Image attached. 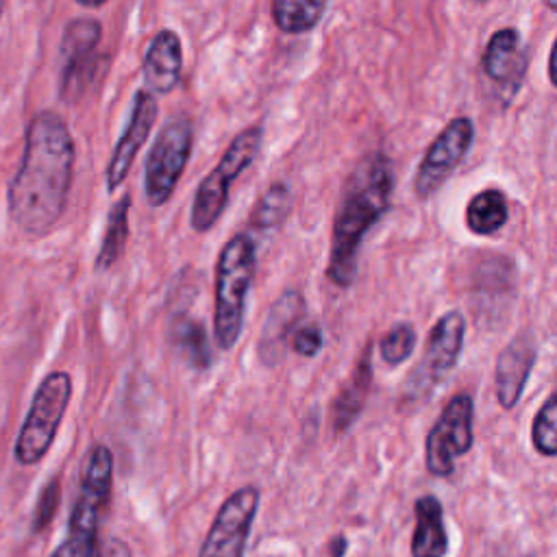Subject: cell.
<instances>
[{
  "mask_svg": "<svg viewBox=\"0 0 557 557\" xmlns=\"http://www.w3.org/2000/svg\"><path fill=\"white\" fill-rule=\"evenodd\" d=\"M74 139L57 111H39L30 117L22 163L7 191L9 215L26 235H46L63 215L72 174Z\"/></svg>",
  "mask_w": 557,
  "mask_h": 557,
  "instance_id": "1",
  "label": "cell"
},
{
  "mask_svg": "<svg viewBox=\"0 0 557 557\" xmlns=\"http://www.w3.org/2000/svg\"><path fill=\"white\" fill-rule=\"evenodd\" d=\"M394 191V168L385 152L366 154L348 174L331 231L326 276L337 287L352 285L359 250L370 228L387 213Z\"/></svg>",
  "mask_w": 557,
  "mask_h": 557,
  "instance_id": "2",
  "label": "cell"
},
{
  "mask_svg": "<svg viewBox=\"0 0 557 557\" xmlns=\"http://www.w3.org/2000/svg\"><path fill=\"white\" fill-rule=\"evenodd\" d=\"M257 265V244L250 233L233 235L220 250L215 263L213 335L222 350H231L244 326L246 298Z\"/></svg>",
  "mask_w": 557,
  "mask_h": 557,
  "instance_id": "3",
  "label": "cell"
},
{
  "mask_svg": "<svg viewBox=\"0 0 557 557\" xmlns=\"http://www.w3.org/2000/svg\"><path fill=\"white\" fill-rule=\"evenodd\" d=\"M261 141H263V128L259 124L246 126L233 137V141L220 157L218 165L200 181L196 189L191 213H189V222L194 231L205 233L213 228V224L220 220V215L226 209L233 181L255 161V157L259 154Z\"/></svg>",
  "mask_w": 557,
  "mask_h": 557,
  "instance_id": "4",
  "label": "cell"
},
{
  "mask_svg": "<svg viewBox=\"0 0 557 557\" xmlns=\"http://www.w3.org/2000/svg\"><path fill=\"white\" fill-rule=\"evenodd\" d=\"M72 398V379L67 372H50L37 387L28 413L20 426L13 455L22 466L39 463L50 450L61 420Z\"/></svg>",
  "mask_w": 557,
  "mask_h": 557,
  "instance_id": "5",
  "label": "cell"
},
{
  "mask_svg": "<svg viewBox=\"0 0 557 557\" xmlns=\"http://www.w3.org/2000/svg\"><path fill=\"white\" fill-rule=\"evenodd\" d=\"M191 144L194 128L183 115L168 120L157 133L144 165V194L150 207H163L172 198L187 168Z\"/></svg>",
  "mask_w": 557,
  "mask_h": 557,
  "instance_id": "6",
  "label": "cell"
},
{
  "mask_svg": "<svg viewBox=\"0 0 557 557\" xmlns=\"http://www.w3.org/2000/svg\"><path fill=\"white\" fill-rule=\"evenodd\" d=\"M472 422H474V400L468 392L455 394L440 418L431 426L424 442V461L431 474L448 476L455 470L457 457L466 455L472 446Z\"/></svg>",
  "mask_w": 557,
  "mask_h": 557,
  "instance_id": "7",
  "label": "cell"
},
{
  "mask_svg": "<svg viewBox=\"0 0 557 557\" xmlns=\"http://www.w3.org/2000/svg\"><path fill=\"white\" fill-rule=\"evenodd\" d=\"M466 337V320L459 311H448L431 326L422 359L416 370L407 376L409 400L429 396L433 387L455 368Z\"/></svg>",
  "mask_w": 557,
  "mask_h": 557,
  "instance_id": "8",
  "label": "cell"
},
{
  "mask_svg": "<svg viewBox=\"0 0 557 557\" xmlns=\"http://www.w3.org/2000/svg\"><path fill=\"white\" fill-rule=\"evenodd\" d=\"M474 141V122L466 115L450 120L440 135L431 141L424 157L418 163L413 189L418 198L433 196L463 161Z\"/></svg>",
  "mask_w": 557,
  "mask_h": 557,
  "instance_id": "9",
  "label": "cell"
},
{
  "mask_svg": "<svg viewBox=\"0 0 557 557\" xmlns=\"http://www.w3.org/2000/svg\"><path fill=\"white\" fill-rule=\"evenodd\" d=\"M259 507V490L252 485L233 492L218 509L198 557H244L252 520Z\"/></svg>",
  "mask_w": 557,
  "mask_h": 557,
  "instance_id": "10",
  "label": "cell"
},
{
  "mask_svg": "<svg viewBox=\"0 0 557 557\" xmlns=\"http://www.w3.org/2000/svg\"><path fill=\"white\" fill-rule=\"evenodd\" d=\"M102 26L91 17L72 20L61 39V98L74 102L94 76Z\"/></svg>",
  "mask_w": 557,
  "mask_h": 557,
  "instance_id": "11",
  "label": "cell"
},
{
  "mask_svg": "<svg viewBox=\"0 0 557 557\" xmlns=\"http://www.w3.org/2000/svg\"><path fill=\"white\" fill-rule=\"evenodd\" d=\"M481 67L503 102L516 98L529 67V50L520 33L516 28H498L485 46Z\"/></svg>",
  "mask_w": 557,
  "mask_h": 557,
  "instance_id": "12",
  "label": "cell"
},
{
  "mask_svg": "<svg viewBox=\"0 0 557 557\" xmlns=\"http://www.w3.org/2000/svg\"><path fill=\"white\" fill-rule=\"evenodd\" d=\"M159 115V107L154 96H150L148 91H137L133 98V109H131V117L126 122V128L122 133V137L115 144V150L109 159L104 178H107V189L115 191L128 176L137 152L141 150V146L146 144L154 120Z\"/></svg>",
  "mask_w": 557,
  "mask_h": 557,
  "instance_id": "13",
  "label": "cell"
},
{
  "mask_svg": "<svg viewBox=\"0 0 557 557\" xmlns=\"http://www.w3.org/2000/svg\"><path fill=\"white\" fill-rule=\"evenodd\" d=\"M537 357V344L531 333H518L496 357L494 389L503 409H513L527 387V379Z\"/></svg>",
  "mask_w": 557,
  "mask_h": 557,
  "instance_id": "14",
  "label": "cell"
},
{
  "mask_svg": "<svg viewBox=\"0 0 557 557\" xmlns=\"http://www.w3.org/2000/svg\"><path fill=\"white\" fill-rule=\"evenodd\" d=\"M181 72H183L181 37L174 30L163 28L150 39L144 54V63H141L144 91H148L150 96L170 94L178 85Z\"/></svg>",
  "mask_w": 557,
  "mask_h": 557,
  "instance_id": "15",
  "label": "cell"
},
{
  "mask_svg": "<svg viewBox=\"0 0 557 557\" xmlns=\"http://www.w3.org/2000/svg\"><path fill=\"white\" fill-rule=\"evenodd\" d=\"M305 311V300L296 289L281 294V298L270 307L268 318L261 329L259 339V355L265 363H276L285 344L287 335L296 331V324Z\"/></svg>",
  "mask_w": 557,
  "mask_h": 557,
  "instance_id": "16",
  "label": "cell"
},
{
  "mask_svg": "<svg viewBox=\"0 0 557 557\" xmlns=\"http://www.w3.org/2000/svg\"><path fill=\"white\" fill-rule=\"evenodd\" d=\"M448 550V537L444 529L442 503L426 494L416 500V531L411 537L413 557H444Z\"/></svg>",
  "mask_w": 557,
  "mask_h": 557,
  "instance_id": "17",
  "label": "cell"
},
{
  "mask_svg": "<svg viewBox=\"0 0 557 557\" xmlns=\"http://www.w3.org/2000/svg\"><path fill=\"white\" fill-rule=\"evenodd\" d=\"M370 379H372V370H370V355L368 350L363 352L361 361L355 366L352 374L348 376V381L339 387L333 407H331V422L335 433L346 431L361 413L366 398H368V389H370Z\"/></svg>",
  "mask_w": 557,
  "mask_h": 557,
  "instance_id": "18",
  "label": "cell"
},
{
  "mask_svg": "<svg viewBox=\"0 0 557 557\" xmlns=\"http://www.w3.org/2000/svg\"><path fill=\"white\" fill-rule=\"evenodd\" d=\"M168 339L183 361L196 370H207L211 366V346L205 324L187 313H176L168 326Z\"/></svg>",
  "mask_w": 557,
  "mask_h": 557,
  "instance_id": "19",
  "label": "cell"
},
{
  "mask_svg": "<svg viewBox=\"0 0 557 557\" xmlns=\"http://www.w3.org/2000/svg\"><path fill=\"white\" fill-rule=\"evenodd\" d=\"M509 220L507 198L500 189L487 187L474 194L466 205V226L474 235H494Z\"/></svg>",
  "mask_w": 557,
  "mask_h": 557,
  "instance_id": "20",
  "label": "cell"
},
{
  "mask_svg": "<svg viewBox=\"0 0 557 557\" xmlns=\"http://www.w3.org/2000/svg\"><path fill=\"white\" fill-rule=\"evenodd\" d=\"M128 209H131V196L124 194L120 200L113 202L107 215V226L102 235V244L96 255V270H109L115 265V261L122 257L126 239H128Z\"/></svg>",
  "mask_w": 557,
  "mask_h": 557,
  "instance_id": "21",
  "label": "cell"
},
{
  "mask_svg": "<svg viewBox=\"0 0 557 557\" xmlns=\"http://www.w3.org/2000/svg\"><path fill=\"white\" fill-rule=\"evenodd\" d=\"M326 11V2L320 0H274L272 17L278 30L298 35L315 28Z\"/></svg>",
  "mask_w": 557,
  "mask_h": 557,
  "instance_id": "22",
  "label": "cell"
},
{
  "mask_svg": "<svg viewBox=\"0 0 557 557\" xmlns=\"http://www.w3.org/2000/svg\"><path fill=\"white\" fill-rule=\"evenodd\" d=\"M289 213V189L283 183H274L257 202L250 215V228L270 231L276 228Z\"/></svg>",
  "mask_w": 557,
  "mask_h": 557,
  "instance_id": "23",
  "label": "cell"
},
{
  "mask_svg": "<svg viewBox=\"0 0 557 557\" xmlns=\"http://www.w3.org/2000/svg\"><path fill=\"white\" fill-rule=\"evenodd\" d=\"M533 448L544 457H557V387L537 409L531 424Z\"/></svg>",
  "mask_w": 557,
  "mask_h": 557,
  "instance_id": "24",
  "label": "cell"
},
{
  "mask_svg": "<svg viewBox=\"0 0 557 557\" xmlns=\"http://www.w3.org/2000/svg\"><path fill=\"white\" fill-rule=\"evenodd\" d=\"M416 346V329L409 322H396L379 342V355L387 366H400Z\"/></svg>",
  "mask_w": 557,
  "mask_h": 557,
  "instance_id": "25",
  "label": "cell"
},
{
  "mask_svg": "<svg viewBox=\"0 0 557 557\" xmlns=\"http://www.w3.org/2000/svg\"><path fill=\"white\" fill-rule=\"evenodd\" d=\"M96 527L67 522V535L50 557H94L96 553Z\"/></svg>",
  "mask_w": 557,
  "mask_h": 557,
  "instance_id": "26",
  "label": "cell"
},
{
  "mask_svg": "<svg viewBox=\"0 0 557 557\" xmlns=\"http://www.w3.org/2000/svg\"><path fill=\"white\" fill-rule=\"evenodd\" d=\"M59 500H61V485H59V479H52L46 483V487L41 490L39 500L35 505V516H33L35 531H41L54 518Z\"/></svg>",
  "mask_w": 557,
  "mask_h": 557,
  "instance_id": "27",
  "label": "cell"
},
{
  "mask_svg": "<svg viewBox=\"0 0 557 557\" xmlns=\"http://www.w3.org/2000/svg\"><path fill=\"white\" fill-rule=\"evenodd\" d=\"M322 348V331L318 324L307 322L302 326H296L292 333V350L300 357H315Z\"/></svg>",
  "mask_w": 557,
  "mask_h": 557,
  "instance_id": "28",
  "label": "cell"
},
{
  "mask_svg": "<svg viewBox=\"0 0 557 557\" xmlns=\"http://www.w3.org/2000/svg\"><path fill=\"white\" fill-rule=\"evenodd\" d=\"M98 557H133L128 544L120 537H107L100 542Z\"/></svg>",
  "mask_w": 557,
  "mask_h": 557,
  "instance_id": "29",
  "label": "cell"
},
{
  "mask_svg": "<svg viewBox=\"0 0 557 557\" xmlns=\"http://www.w3.org/2000/svg\"><path fill=\"white\" fill-rule=\"evenodd\" d=\"M548 81L553 83V87H557V37L553 41V48H550V54H548Z\"/></svg>",
  "mask_w": 557,
  "mask_h": 557,
  "instance_id": "30",
  "label": "cell"
},
{
  "mask_svg": "<svg viewBox=\"0 0 557 557\" xmlns=\"http://www.w3.org/2000/svg\"><path fill=\"white\" fill-rule=\"evenodd\" d=\"M2 11H4V2H0V15H2Z\"/></svg>",
  "mask_w": 557,
  "mask_h": 557,
  "instance_id": "31",
  "label": "cell"
}]
</instances>
